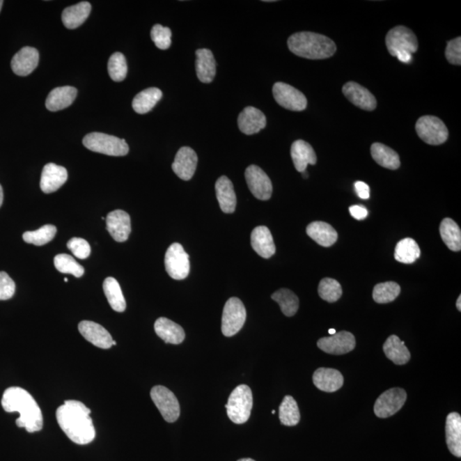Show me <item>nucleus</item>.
<instances>
[{"label":"nucleus","mask_w":461,"mask_h":461,"mask_svg":"<svg viewBox=\"0 0 461 461\" xmlns=\"http://www.w3.org/2000/svg\"><path fill=\"white\" fill-rule=\"evenodd\" d=\"M83 145L93 153L112 157L126 156L130 147L125 139L103 133H91L83 139Z\"/></svg>","instance_id":"obj_5"},{"label":"nucleus","mask_w":461,"mask_h":461,"mask_svg":"<svg viewBox=\"0 0 461 461\" xmlns=\"http://www.w3.org/2000/svg\"><path fill=\"white\" fill-rule=\"evenodd\" d=\"M343 377L338 370L320 368L313 375V384L321 391L332 393L343 387Z\"/></svg>","instance_id":"obj_22"},{"label":"nucleus","mask_w":461,"mask_h":461,"mask_svg":"<svg viewBox=\"0 0 461 461\" xmlns=\"http://www.w3.org/2000/svg\"><path fill=\"white\" fill-rule=\"evenodd\" d=\"M329 334L332 336L337 334V331H336L335 329H330V330H329Z\"/></svg>","instance_id":"obj_54"},{"label":"nucleus","mask_w":461,"mask_h":461,"mask_svg":"<svg viewBox=\"0 0 461 461\" xmlns=\"http://www.w3.org/2000/svg\"><path fill=\"white\" fill-rule=\"evenodd\" d=\"M237 125L242 133L252 135L266 127L267 118L260 109L248 107L237 117Z\"/></svg>","instance_id":"obj_19"},{"label":"nucleus","mask_w":461,"mask_h":461,"mask_svg":"<svg viewBox=\"0 0 461 461\" xmlns=\"http://www.w3.org/2000/svg\"><path fill=\"white\" fill-rule=\"evenodd\" d=\"M245 179L253 196L266 201L273 194V185L270 178L258 166L251 165L245 170Z\"/></svg>","instance_id":"obj_13"},{"label":"nucleus","mask_w":461,"mask_h":461,"mask_svg":"<svg viewBox=\"0 0 461 461\" xmlns=\"http://www.w3.org/2000/svg\"><path fill=\"white\" fill-rule=\"evenodd\" d=\"M276 412L274 410L272 411V414H274Z\"/></svg>","instance_id":"obj_58"},{"label":"nucleus","mask_w":461,"mask_h":461,"mask_svg":"<svg viewBox=\"0 0 461 461\" xmlns=\"http://www.w3.org/2000/svg\"><path fill=\"white\" fill-rule=\"evenodd\" d=\"M39 58V52L36 48L24 47L11 60V69L19 77H27L36 69Z\"/></svg>","instance_id":"obj_20"},{"label":"nucleus","mask_w":461,"mask_h":461,"mask_svg":"<svg viewBox=\"0 0 461 461\" xmlns=\"http://www.w3.org/2000/svg\"><path fill=\"white\" fill-rule=\"evenodd\" d=\"M79 331L86 340L100 349L108 350L113 346L111 335L107 329L93 321L83 320L78 326Z\"/></svg>","instance_id":"obj_16"},{"label":"nucleus","mask_w":461,"mask_h":461,"mask_svg":"<svg viewBox=\"0 0 461 461\" xmlns=\"http://www.w3.org/2000/svg\"><path fill=\"white\" fill-rule=\"evenodd\" d=\"M446 58L448 61L455 65L461 64V38H455L448 41L445 52Z\"/></svg>","instance_id":"obj_48"},{"label":"nucleus","mask_w":461,"mask_h":461,"mask_svg":"<svg viewBox=\"0 0 461 461\" xmlns=\"http://www.w3.org/2000/svg\"><path fill=\"white\" fill-rule=\"evenodd\" d=\"M103 288L105 297L113 311L119 313L124 312L127 308V304L118 281L115 278H107L104 281Z\"/></svg>","instance_id":"obj_35"},{"label":"nucleus","mask_w":461,"mask_h":461,"mask_svg":"<svg viewBox=\"0 0 461 461\" xmlns=\"http://www.w3.org/2000/svg\"><path fill=\"white\" fill-rule=\"evenodd\" d=\"M3 3V2L1 1V0H0V10H1V9H2Z\"/></svg>","instance_id":"obj_57"},{"label":"nucleus","mask_w":461,"mask_h":461,"mask_svg":"<svg viewBox=\"0 0 461 461\" xmlns=\"http://www.w3.org/2000/svg\"><path fill=\"white\" fill-rule=\"evenodd\" d=\"M165 267L167 273L173 279L181 281L190 273V259L179 243L170 245L165 255Z\"/></svg>","instance_id":"obj_9"},{"label":"nucleus","mask_w":461,"mask_h":461,"mask_svg":"<svg viewBox=\"0 0 461 461\" xmlns=\"http://www.w3.org/2000/svg\"><path fill=\"white\" fill-rule=\"evenodd\" d=\"M77 96V89L73 86H62L52 91L45 101L48 111L55 112L70 107Z\"/></svg>","instance_id":"obj_28"},{"label":"nucleus","mask_w":461,"mask_h":461,"mask_svg":"<svg viewBox=\"0 0 461 461\" xmlns=\"http://www.w3.org/2000/svg\"><path fill=\"white\" fill-rule=\"evenodd\" d=\"M272 299L278 302L281 311L287 317L296 315L299 308V299L296 294L288 289H281L272 295Z\"/></svg>","instance_id":"obj_38"},{"label":"nucleus","mask_w":461,"mask_h":461,"mask_svg":"<svg viewBox=\"0 0 461 461\" xmlns=\"http://www.w3.org/2000/svg\"><path fill=\"white\" fill-rule=\"evenodd\" d=\"M162 97V91L157 88L143 90L134 98L133 109L138 114H146L156 107Z\"/></svg>","instance_id":"obj_34"},{"label":"nucleus","mask_w":461,"mask_h":461,"mask_svg":"<svg viewBox=\"0 0 461 461\" xmlns=\"http://www.w3.org/2000/svg\"><path fill=\"white\" fill-rule=\"evenodd\" d=\"M54 265L56 270L62 274H70L75 277L81 278L85 273L84 267L79 264L74 258L67 254L55 256Z\"/></svg>","instance_id":"obj_42"},{"label":"nucleus","mask_w":461,"mask_h":461,"mask_svg":"<svg viewBox=\"0 0 461 461\" xmlns=\"http://www.w3.org/2000/svg\"><path fill=\"white\" fill-rule=\"evenodd\" d=\"M355 192L362 199H368L370 198V187L368 184L362 181H357L354 183Z\"/></svg>","instance_id":"obj_50"},{"label":"nucleus","mask_w":461,"mask_h":461,"mask_svg":"<svg viewBox=\"0 0 461 461\" xmlns=\"http://www.w3.org/2000/svg\"><path fill=\"white\" fill-rule=\"evenodd\" d=\"M16 292V285L5 272H0V300H9Z\"/></svg>","instance_id":"obj_47"},{"label":"nucleus","mask_w":461,"mask_h":461,"mask_svg":"<svg viewBox=\"0 0 461 461\" xmlns=\"http://www.w3.org/2000/svg\"><path fill=\"white\" fill-rule=\"evenodd\" d=\"M446 442L452 455L461 457V417L458 413H451L446 419Z\"/></svg>","instance_id":"obj_29"},{"label":"nucleus","mask_w":461,"mask_h":461,"mask_svg":"<svg viewBox=\"0 0 461 461\" xmlns=\"http://www.w3.org/2000/svg\"><path fill=\"white\" fill-rule=\"evenodd\" d=\"M350 214L358 221L364 220L368 215V211L364 206L354 205L350 207Z\"/></svg>","instance_id":"obj_49"},{"label":"nucleus","mask_w":461,"mask_h":461,"mask_svg":"<svg viewBox=\"0 0 461 461\" xmlns=\"http://www.w3.org/2000/svg\"><path fill=\"white\" fill-rule=\"evenodd\" d=\"M1 404L7 413L17 412L20 417L16 424L29 433L43 428V415L36 400L27 391L20 387H10L3 392Z\"/></svg>","instance_id":"obj_2"},{"label":"nucleus","mask_w":461,"mask_h":461,"mask_svg":"<svg viewBox=\"0 0 461 461\" xmlns=\"http://www.w3.org/2000/svg\"><path fill=\"white\" fill-rule=\"evenodd\" d=\"M91 10H92V6L88 2H81L68 7L63 10L62 15L63 25L69 29L80 27L89 17Z\"/></svg>","instance_id":"obj_32"},{"label":"nucleus","mask_w":461,"mask_h":461,"mask_svg":"<svg viewBox=\"0 0 461 461\" xmlns=\"http://www.w3.org/2000/svg\"><path fill=\"white\" fill-rule=\"evenodd\" d=\"M67 247L69 248L75 258L79 259H86L91 254V247L88 242L81 239V237H73L68 242Z\"/></svg>","instance_id":"obj_46"},{"label":"nucleus","mask_w":461,"mask_h":461,"mask_svg":"<svg viewBox=\"0 0 461 461\" xmlns=\"http://www.w3.org/2000/svg\"><path fill=\"white\" fill-rule=\"evenodd\" d=\"M290 155H292L295 168L298 172H304L309 164H316L317 157L315 150L308 143L302 141V139L292 143Z\"/></svg>","instance_id":"obj_26"},{"label":"nucleus","mask_w":461,"mask_h":461,"mask_svg":"<svg viewBox=\"0 0 461 461\" xmlns=\"http://www.w3.org/2000/svg\"><path fill=\"white\" fill-rule=\"evenodd\" d=\"M302 176H304V178H305V179H306V178L308 177V173H307V171H306V170H305L304 172H302Z\"/></svg>","instance_id":"obj_55"},{"label":"nucleus","mask_w":461,"mask_h":461,"mask_svg":"<svg viewBox=\"0 0 461 461\" xmlns=\"http://www.w3.org/2000/svg\"><path fill=\"white\" fill-rule=\"evenodd\" d=\"M383 350L387 358L396 365H405L410 361L409 350L406 347L405 343L403 342L398 336L391 335L389 337L384 343Z\"/></svg>","instance_id":"obj_31"},{"label":"nucleus","mask_w":461,"mask_h":461,"mask_svg":"<svg viewBox=\"0 0 461 461\" xmlns=\"http://www.w3.org/2000/svg\"><path fill=\"white\" fill-rule=\"evenodd\" d=\"M150 36L156 47L161 50H167L171 45L172 32L169 28L156 24L151 29Z\"/></svg>","instance_id":"obj_45"},{"label":"nucleus","mask_w":461,"mask_h":461,"mask_svg":"<svg viewBox=\"0 0 461 461\" xmlns=\"http://www.w3.org/2000/svg\"><path fill=\"white\" fill-rule=\"evenodd\" d=\"M196 72L199 81L212 82L217 75V62L212 52L209 49H198L196 51Z\"/></svg>","instance_id":"obj_24"},{"label":"nucleus","mask_w":461,"mask_h":461,"mask_svg":"<svg viewBox=\"0 0 461 461\" xmlns=\"http://www.w3.org/2000/svg\"><path fill=\"white\" fill-rule=\"evenodd\" d=\"M287 44L293 54L311 60L331 58L337 51L334 41L330 38L312 32L294 33Z\"/></svg>","instance_id":"obj_3"},{"label":"nucleus","mask_w":461,"mask_h":461,"mask_svg":"<svg viewBox=\"0 0 461 461\" xmlns=\"http://www.w3.org/2000/svg\"><path fill=\"white\" fill-rule=\"evenodd\" d=\"M64 281L68 282L69 281H68V279H64Z\"/></svg>","instance_id":"obj_59"},{"label":"nucleus","mask_w":461,"mask_h":461,"mask_svg":"<svg viewBox=\"0 0 461 461\" xmlns=\"http://www.w3.org/2000/svg\"><path fill=\"white\" fill-rule=\"evenodd\" d=\"M300 411L296 400L292 396H286L279 406V419L282 425L295 426L300 421Z\"/></svg>","instance_id":"obj_39"},{"label":"nucleus","mask_w":461,"mask_h":461,"mask_svg":"<svg viewBox=\"0 0 461 461\" xmlns=\"http://www.w3.org/2000/svg\"><path fill=\"white\" fill-rule=\"evenodd\" d=\"M456 307L459 311H461V296L458 297V300L456 302Z\"/></svg>","instance_id":"obj_53"},{"label":"nucleus","mask_w":461,"mask_h":461,"mask_svg":"<svg viewBox=\"0 0 461 461\" xmlns=\"http://www.w3.org/2000/svg\"><path fill=\"white\" fill-rule=\"evenodd\" d=\"M217 198L221 210L226 214H232L236 210L237 198L233 185L228 177L219 178L215 183Z\"/></svg>","instance_id":"obj_25"},{"label":"nucleus","mask_w":461,"mask_h":461,"mask_svg":"<svg viewBox=\"0 0 461 461\" xmlns=\"http://www.w3.org/2000/svg\"><path fill=\"white\" fill-rule=\"evenodd\" d=\"M396 58H398L399 61L404 63H410L412 62V59H413L412 54H407V52H403V54H398L396 56Z\"/></svg>","instance_id":"obj_51"},{"label":"nucleus","mask_w":461,"mask_h":461,"mask_svg":"<svg viewBox=\"0 0 461 461\" xmlns=\"http://www.w3.org/2000/svg\"><path fill=\"white\" fill-rule=\"evenodd\" d=\"M150 398L166 421L173 423L179 419L180 403L175 394L168 388L161 385L153 387L151 389Z\"/></svg>","instance_id":"obj_10"},{"label":"nucleus","mask_w":461,"mask_h":461,"mask_svg":"<svg viewBox=\"0 0 461 461\" xmlns=\"http://www.w3.org/2000/svg\"><path fill=\"white\" fill-rule=\"evenodd\" d=\"M91 410L79 400H66L56 410V416L60 428L75 444L86 445L96 436Z\"/></svg>","instance_id":"obj_1"},{"label":"nucleus","mask_w":461,"mask_h":461,"mask_svg":"<svg viewBox=\"0 0 461 461\" xmlns=\"http://www.w3.org/2000/svg\"><path fill=\"white\" fill-rule=\"evenodd\" d=\"M198 155L191 147L184 146L178 150L172 169L175 175L183 180H190L194 177L198 166Z\"/></svg>","instance_id":"obj_15"},{"label":"nucleus","mask_w":461,"mask_h":461,"mask_svg":"<svg viewBox=\"0 0 461 461\" xmlns=\"http://www.w3.org/2000/svg\"><path fill=\"white\" fill-rule=\"evenodd\" d=\"M68 172L65 168L54 164L45 166L41 173L40 188L45 194H52L65 184Z\"/></svg>","instance_id":"obj_21"},{"label":"nucleus","mask_w":461,"mask_h":461,"mask_svg":"<svg viewBox=\"0 0 461 461\" xmlns=\"http://www.w3.org/2000/svg\"><path fill=\"white\" fill-rule=\"evenodd\" d=\"M251 247L260 256L270 258L275 254L276 247L270 230L265 226H260L252 230Z\"/></svg>","instance_id":"obj_23"},{"label":"nucleus","mask_w":461,"mask_h":461,"mask_svg":"<svg viewBox=\"0 0 461 461\" xmlns=\"http://www.w3.org/2000/svg\"><path fill=\"white\" fill-rule=\"evenodd\" d=\"M407 400L403 389L392 388L381 394L374 404V414L377 417L386 419L402 409Z\"/></svg>","instance_id":"obj_11"},{"label":"nucleus","mask_w":461,"mask_h":461,"mask_svg":"<svg viewBox=\"0 0 461 461\" xmlns=\"http://www.w3.org/2000/svg\"><path fill=\"white\" fill-rule=\"evenodd\" d=\"M3 200V192L1 185H0V207H1Z\"/></svg>","instance_id":"obj_52"},{"label":"nucleus","mask_w":461,"mask_h":461,"mask_svg":"<svg viewBox=\"0 0 461 461\" xmlns=\"http://www.w3.org/2000/svg\"><path fill=\"white\" fill-rule=\"evenodd\" d=\"M154 328L158 337L164 340L166 343L180 345L186 338L185 331L180 325L164 317L157 320Z\"/></svg>","instance_id":"obj_27"},{"label":"nucleus","mask_w":461,"mask_h":461,"mask_svg":"<svg viewBox=\"0 0 461 461\" xmlns=\"http://www.w3.org/2000/svg\"><path fill=\"white\" fill-rule=\"evenodd\" d=\"M109 77L116 82L123 81L127 77V65L125 56L120 52H116L109 58L108 62Z\"/></svg>","instance_id":"obj_44"},{"label":"nucleus","mask_w":461,"mask_h":461,"mask_svg":"<svg viewBox=\"0 0 461 461\" xmlns=\"http://www.w3.org/2000/svg\"><path fill=\"white\" fill-rule=\"evenodd\" d=\"M253 396L251 388L245 384L239 385L230 393L226 403L228 416L235 424L247 423L251 417Z\"/></svg>","instance_id":"obj_4"},{"label":"nucleus","mask_w":461,"mask_h":461,"mask_svg":"<svg viewBox=\"0 0 461 461\" xmlns=\"http://www.w3.org/2000/svg\"><path fill=\"white\" fill-rule=\"evenodd\" d=\"M385 41L388 51L393 56H396L403 52L414 54L419 48L416 36L412 30L404 26H398L390 30Z\"/></svg>","instance_id":"obj_8"},{"label":"nucleus","mask_w":461,"mask_h":461,"mask_svg":"<svg viewBox=\"0 0 461 461\" xmlns=\"http://www.w3.org/2000/svg\"><path fill=\"white\" fill-rule=\"evenodd\" d=\"M400 293V287L396 282L380 283L374 286L373 300L380 304H389L395 301Z\"/></svg>","instance_id":"obj_40"},{"label":"nucleus","mask_w":461,"mask_h":461,"mask_svg":"<svg viewBox=\"0 0 461 461\" xmlns=\"http://www.w3.org/2000/svg\"><path fill=\"white\" fill-rule=\"evenodd\" d=\"M371 154L373 160L382 167L396 170L400 168L399 155L394 150L383 143H374L371 147Z\"/></svg>","instance_id":"obj_33"},{"label":"nucleus","mask_w":461,"mask_h":461,"mask_svg":"<svg viewBox=\"0 0 461 461\" xmlns=\"http://www.w3.org/2000/svg\"><path fill=\"white\" fill-rule=\"evenodd\" d=\"M318 292L323 300L328 302H335L342 297L341 285L336 279L325 278L320 282Z\"/></svg>","instance_id":"obj_43"},{"label":"nucleus","mask_w":461,"mask_h":461,"mask_svg":"<svg viewBox=\"0 0 461 461\" xmlns=\"http://www.w3.org/2000/svg\"><path fill=\"white\" fill-rule=\"evenodd\" d=\"M421 256L417 242L410 237L400 240L395 249V259L404 264L414 263Z\"/></svg>","instance_id":"obj_37"},{"label":"nucleus","mask_w":461,"mask_h":461,"mask_svg":"<svg viewBox=\"0 0 461 461\" xmlns=\"http://www.w3.org/2000/svg\"><path fill=\"white\" fill-rule=\"evenodd\" d=\"M306 232L313 240L323 247H330L338 240V233L326 222L313 221L308 226Z\"/></svg>","instance_id":"obj_30"},{"label":"nucleus","mask_w":461,"mask_h":461,"mask_svg":"<svg viewBox=\"0 0 461 461\" xmlns=\"http://www.w3.org/2000/svg\"><path fill=\"white\" fill-rule=\"evenodd\" d=\"M56 233V228L52 225H45L42 228L33 232H26L22 235V239L28 244L41 247L54 239Z\"/></svg>","instance_id":"obj_41"},{"label":"nucleus","mask_w":461,"mask_h":461,"mask_svg":"<svg viewBox=\"0 0 461 461\" xmlns=\"http://www.w3.org/2000/svg\"><path fill=\"white\" fill-rule=\"evenodd\" d=\"M419 137L430 146H439L447 141L448 130L442 120L433 116L421 117L415 125Z\"/></svg>","instance_id":"obj_7"},{"label":"nucleus","mask_w":461,"mask_h":461,"mask_svg":"<svg viewBox=\"0 0 461 461\" xmlns=\"http://www.w3.org/2000/svg\"><path fill=\"white\" fill-rule=\"evenodd\" d=\"M345 96L355 107L364 109V111H372L377 107V100L369 91L364 86L357 82L350 81L346 83L343 88Z\"/></svg>","instance_id":"obj_17"},{"label":"nucleus","mask_w":461,"mask_h":461,"mask_svg":"<svg viewBox=\"0 0 461 461\" xmlns=\"http://www.w3.org/2000/svg\"><path fill=\"white\" fill-rule=\"evenodd\" d=\"M247 320V309L239 298L232 297L226 302L223 309L221 331L226 337H233L244 327Z\"/></svg>","instance_id":"obj_6"},{"label":"nucleus","mask_w":461,"mask_h":461,"mask_svg":"<svg viewBox=\"0 0 461 461\" xmlns=\"http://www.w3.org/2000/svg\"><path fill=\"white\" fill-rule=\"evenodd\" d=\"M320 350L330 354H345L354 350L357 342L351 332L342 331L331 336L320 338L317 343Z\"/></svg>","instance_id":"obj_14"},{"label":"nucleus","mask_w":461,"mask_h":461,"mask_svg":"<svg viewBox=\"0 0 461 461\" xmlns=\"http://www.w3.org/2000/svg\"><path fill=\"white\" fill-rule=\"evenodd\" d=\"M442 240L452 251H460L461 249V230L460 226L451 218H445L440 225Z\"/></svg>","instance_id":"obj_36"},{"label":"nucleus","mask_w":461,"mask_h":461,"mask_svg":"<svg viewBox=\"0 0 461 461\" xmlns=\"http://www.w3.org/2000/svg\"><path fill=\"white\" fill-rule=\"evenodd\" d=\"M237 461H256V460H252V459H249V458H247V459H241V460H237Z\"/></svg>","instance_id":"obj_56"},{"label":"nucleus","mask_w":461,"mask_h":461,"mask_svg":"<svg viewBox=\"0 0 461 461\" xmlns=\"http://www.w3.org/2000/svg\"><path fill=\"white\" fill-rule=\"evenodd\" d=\"M107 226L109 233L116 242L127 241L131 233L130 214L120 210L112 211L107 215Z\"/></svg>","instance_id":"obj_18"},{"label":"nucleus","mask_w":461,"mask_h":461,"mask_svg":"<svg viewBox=\"0 0 461 461\" xmlns=\"http://www.w3.org/2000/svg\"><path fill=\"white\" fill-rule=\"evenodd\" d=\"M273 94L276 102L289 111H302L307 108L308 101L304 94L286 83H275Z\"/></svg>","instance_id":"obj_12"}]
</instances>
